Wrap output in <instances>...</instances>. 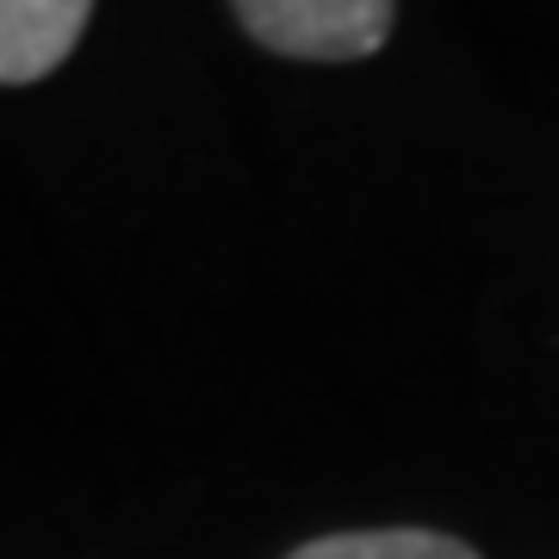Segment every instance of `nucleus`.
Segmentation results:
<instances>
[{"mask_svg": "<svg viewBox=\"0 0 559 559\" xmlns=\"http://www.w3.org/2000/svg\"><path fill=\"white\" fill-rule=\"evenodd\" d=\"M242 32L293 62H360L392 38L399 0H230Z\"/></svg>", "mask_w": 559, "mask_h": 559, "instance_id": "1", "label": "nucleus"}, {"mask_svg": "<svg viewBox=\"0 0 559 559\" xmlns=\"http://www.w3.org/2000/svg\"><path fill=\"white\" fill-rule=\"evenodd\" d=\"M286 559H479V547L436 535V528H348V535L305 540Z\"/></svg>", "mask_w": 559, "mask_h": 559, "instance_id": "3", "label": "nucleus"}, {"mask_svg": "<svg viewBox=\"0 0 559 559\" xmlns=\"http://www.w3.org/2000/svg\"><path fill=\"white\" fill-rule=\"evenodd\" d=\"M94 0H0V87L57 75L87 32Z\"/></svg>", "mask_w": 559, "mask_h": 559, "instance_id": "2", "label": "nucleus"}]
</instances>
